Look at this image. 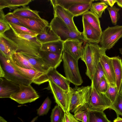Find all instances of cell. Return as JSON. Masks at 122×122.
Listing matches in <instances>:
<instances>
[{
  "mask_svg": "<svg viewBox=\"0 0 122 122\" xmlns=\"http://www.w3.org/2000/svg\"><path fill=\"white\" fill-rule=\"evenodd\" d=\"M3 35L17 47L16 52L34 57L41 58L39 52L42 45L37 40L36 36L16 33L11 28Z\"/></svg>",
  "mask_w": 122,
  "mask_h": 122,
  "instance_id": "cell-1",
  "label": "cell"
},
{
  "mask_svg": "<svg viewBox=\"0 0 122 122\" xmlns=\"http://www.w3.org/2000/svg\"><path fill=\"white\" fill-rule=\"evenodd\" d=\"M0 122H8L3 117L0 116Z\"/></svg>",
  "mask_w": 122,
  "mask_h": 122,
  "instance_id": "cell-50",
  "label": "cell"
},
{
  "mask_svg": "<svg viewBox=\"0 0 122 122\" xmlns=\"http://www.w3.org/2000/svg\"><path fill=\"white\" fill-rule=\"evenodd\" d=\"M64 112L58 105L52 109L50 117L51 122H61Z\"/></svg>",
  "mask_w": 122,
  "mask_h": 122,
  "instance_id": "cell-34",
  "label": "cell"
},
{
  "mask_svg": "<svg viewBox=\"0 0 122 122\" xmlns=\"http://www.w3.org/2000/svg\"><path fill=\"white\" fill-rule=\"evenodd\" d=\"M17 47L8 40L3 34L0 35V53L5 57L12 58L16 52Z\"/></svg>",
  "mask_w": 122,
  "mask_h": 122,
  "instance_id": "cell-20",
  "label": "cell"
},
{
  "mask_svg": "<svg viewBox=\"0 0 122 122\" xmlns=\"http://www.w3.org/2000/svg\"><path fill=\"white\" fill-rule=\"evenodd\" d=\"M119 93L122 94V83Z\"/></svg>",
  "mask_w": 122,
  "mask_h": 122,
  "instance_id": "cell-52",
  "label": "cell"
},
{
  "mask_svg": "<svg viewBox=\"0 0 122 122\" xmlns=\"http://www.w3.org/2000/svg\"><path fill=\"white\" fill-rule=\"evenodd\" d=\"M113 122H122V118L119 117H117L113 121Z\"/></svg>",
  "mask_w": 122,
  "mask_h": 122,
  "instance_id": "cell-48",
  "label": "cell"
},
{
  "mask_svg": "<svg viewBox=\"0 0 122 122\" xmlns=\"http://www.w3.org/2000/svg\"><path fill=\"white\" fill-rule=\"evenodd\" d=\"M8 23L10 28L15 33L33 36H37L38 34L24 26L14 24Z\"/></svg>",
  "mask_w": 122,
  "mask_h": 122,
  "instance_id": "cell-32",
  "label": "cell"
},
{
  "mask_svg": "<svg viewBox=\"0 0 122 122\" xmlns=\"http://www.w3.org/2000/svg\"><path fill=\"white\" fill-rule=\"evenodd\" d=\"M4 18L8 23L14 24L24 26L18 19L16 17L13 12H10L5 15Z\"/></svg>",
  "mask_w": 122,
  "mask_h": 122,
  "instance_id": "cell-39",
  "label": "cell"
},
{
  "mask_svg": "<svg viewBox=\"0 0 122 122\" xmlns=\"http://www.w3.org/2000/svg\"><path fill=\"white\" fill-rule=\"evenodd\" d=\"M38 116H37L34 117L30 122H35L36 120H37Z\"/></svg>",
  "mask_w": 122,
  "mask_h": 122,
  "instance_id": "cell-51",
  "label": "cell"
},
{
  "mask_svg": "<svg viewBox=\"0 0 122 122\" xmlns=\"http://www.w3.org/2000/svg\"><path fill=\"white\" fill-rule=\"evenodd\" d=\"M108 5L104 2H100L92 3L90 9L91 11L99 18L102 17V14Z\"/></svg>",
  "mask_w": 122,
  "mask_h": 122,
  "instance_id": "cell-33",
  "label": "cell"
},
{
  "mask_svg": "<svg viewBox=\"0 0 122 122\" xmlns=\"http://www.w3.org/2000/svg\"><path fill=\"white\" fill-rule=\"evenodd\" d=\"M90 100L88 110L104 111L110 109L112 103L105 93L98 92L95 88L92 82Z\"/></svg>",
  "mask_w": 122,
  "mask_h": 122,
  "instance_id": "cell-9",
  "label": "cell"
},
{
  "mask_svg": "<svg viewBox=\"0 0 122 122\" xmlns=\"http://www.w3.org/2000/svg\"><path fill=\"white\" fill-rule=\"evenodd\" d=\"M48 82V86L47 88L51 90L55 102L64 112L70 111L73 88L70 87L69 90L65 91L57 86L51 80H49Z\"/></svg>",
  "mask_w": 122,
  "mask_h": 122,
  "instance_id": "cell-7",
  "label": "cell"
},
{
  "mask_svg": "<svg viewBox=\"0 0 122 122\" xmlns=\"http://www.w3.org/2000/svg\"><path fill=\"white\" fill-rule=\"evenodd\" d=\"M119 51L120 53L122 55V48H119Z\"/></svg>",
  "mask_w": 122,
  "mask_h": 122,
  "instance_id": "cell-53",
  "label": "cell"
},
{
  "mask_svg": "<svg viewBox=\"0 0 122 122\" xmlns=\"http://www.w3.org/2000/svg\"><path fill=\"white\" fill-rule=\"evenodd\" d=\"M40 55L50 68L56 69L62 61V54L40 50Z\"/></svg>",
  "mask_w": 122,
  "mask_h": 122,
  "instance_id": "cell-18",
  "label": "cell"
},
{
  "mask_svg": "<svg viewBox=\"0 0 122 122\" xmlns=\"http://www.w3.org/2000/svg\"><path fill=\"white\" fill-rule=\"evenodd\" d=\"M101 64L103 70L105 77L108 84L116 86L115 73L112 60L105 54L102 55L100 59Z\"/></svg>",
  "mask_w": 122,
  "mask_h": 122,
  "instance_id": "cell-12",
  "label": "cell"
},
{
  "mask_svg": "<svg viewBox=\"0 0 122 122\" xmlns=\"http://www.w3.org/2000/svg\"><path fill=\"white\" fill-rule=\"evenodd\" d=\"M107 9L109 13L112 23L115 25H116L119 17L118 12L120 9L113 6L108 7Z\"/></svg>",
  "mask_w": 122,
  "mask_h": 122,
  "instance_id": "cell-37",
  "label": "cell"
},
{
  "mask_svg": "<svg viewBox=\"0 0 122 122\" xmlns=\"http://www.w3.org/2000/svg\"><path fill=\"white\" fill-rule=\"evenodd\" d=\"M62 60L65 77L76 86L81 85L83 80L80 73L78 61L64 50L62 53Z\"/></svg>",
  "mask_w": 122,
  "mask_h": 122,
  "instance_id": "cell-6",
  "label": "cell"
},
{
  "mask_svg": "<svg viewBox=\"0 0 122 122\" xmlns=\"http://www.w3.org/2000/svg\"><path fill=\"white\" fill-rule=\"evenodd\" d=\"M122 38V25L108 26L102 32L100 46L106 51L112 48Z\"/></svg>",
  "mask_w": 122,
  "mask_h": 122,
  "instance_id": "cell-8",
  "label": "cell"
},
{
  "mask_svg": "<svg viewBox=\"0 0 122 122\" xmlns=\"http://www.w3.org/2000/svg\"><path fill=\"white\" fill-rule=\"evenodd\" d=\"M100 1L104 2L107 5L110 6V7L113 6L114 4L116 2V0H101Z\"/></svg>",
  "mask_w": 122,
  "mask_h": 122,
  "instance_id": "cell-44",
  "label": "cell"
},
{
  "mask_svg": "<svg viewBox=\"0 0 122 122\" xmlns=\"http://www.w3.org/2000/svg\"><path fill=\"white\" fill-rule=\"evenodd\" d=\"M38 41L42 44L60 40L51 29L49 25L46 26L36 36Z\"/></svg>",
  "mask_w": 122,
  "mask_h": 122,
  "instance_id": "cell-22",
  "label": "cell"
},
{
  "mask_svg": "<svg viewBox=\"0 0 122 122\" xmlns=\"http://www.w3.org/2000/svg\"><path fill=\"white\" fill-rule=\"evenodd\" d=\"M119 93L116 86H112L108 84L107 90L105 93L112 104Z\"/></svg>",
  "mask_w": 122,
  "mask_h": 122,
  "instance_id": "cell-38",
  "label": "cell"
},
{
  "mask_svg": "<svg viewBox=\"0 0 122 122\" xmlns=\"http://www.w3.org/2000/svg\"><path fill=\"white\" fill-rule=\"evenodd\" d=\"M105 76L103 68L99 62L96 67L91 80L95 88L97 90L102 78Z\"/></svg>",
  "mask_w": 122,
  "mask_h": 122,
  "instance_id": "cell-31",
  "label": "cell"
},
{
  "mask_svg": "<svg viewBox=\"0 0 122 122\" xmlns=\"http://www.w3.org/2000/svg\"><path fill=\"white\" fill-rule=\"evenodd\" d=\"M39 11L31 9L29 6H24L15 10L13 13L15 15L25 18H41Z\"/></svg>",
  "mask_w": 122,
  "mask_h": 122,
  "instance_id": "cell-27",
  "label": "cell"
},
{
  "mask_svg": "<svg viewBox=\"0 0 122 122\" xmlns=\"http://www.w3.org/2000/svg\"><path fill=\"white\" fill-rule=\"evenodd\" d=\"M46 75L48 81L51 80L57 86L65 91H67L70 89L71 82L56 69L50 68L46 73Z\"/></svg>",
  "mask_w": 122,
  "mask_h": 122,
  "instance_id": "cell-16",
  "label": "cell"
},
{
  "mask_svg": "<svg viewBox=\"0 0 122 122\" xmlns=\"http://www.w3.org/2000/svg\"><path fill=\"white\" fill-rule=\"evenodd\" d=\"M19 85L6 79L0 77V98H10L18 91Z\"/></svg>",
  "mask_w": 122,
  "mask_h": 122,
  "instance_id": "cell-17",
  "label": "cell"
},
{
  "mask_svg": "<svg viewBox=\"0 0 122 122\" xmlns=\"http://www.w3.org/2000/svg\"><path fill=\"white\" fill-rule=\"evenodd\" d=\"M5 15L2 10H0V19H4Z\"/></svg>",
  "mask_w": 122,
  "mask_h": 122,
  "instance_id": "cell-47",
  "label": "cell"
},
{
  "mask_svg": "<svg viewBox=\"0 0 122 122\" xmlns=\"http://www.w3.org/2000/svg\"><path fill=\"white\" fill-rule=\"evenodd\" d=\"M88 122H112L109 120L103 111L87 110Z\"/></svg>",
  "mask_w": 122,
  "mask_h": 122,
  "instance_id": "cell-28",
  "label": "cell"
},
{
  "mask_svg": "<svg viewBox=\"0 0 122 122\" xmlns=\"http://www.w3.org/2000/svg\"><path fill=\"white\" fill-rule=\"evenodd\" d=\"M31 0H0V10L8 8L11 10L16 9L18 7H23L28 4Z\"/></svg>",
  "mask_w": 122,
  "mask_h": 122,
  "instance_id": "cell-26",
  "label": "cell"
},
{
  "mask_svg": "<svg viewBox=\"0 0 122 122\" xmlns=\"http://www.w3.org/2000/svg\"><path fill=\"white\" fill-rule=\"evenodd\" d=\"M61 122H79L74 117L70 111H66L64 112Z\"/></svg>",
  "mask_w": 122,
  "mask_h": 122,
  "instance_id": "cell-41",
  "label": "cell"
},
{
  "mask_svg": "<svg viewBox=\"0 0 122 122\" xmlns=\"http://www.w3.org/2000/svg\"><path fill=\"white\" fill-rule=\"evenodd\" d=\"M91 86H77L73 88L70 107V112L75 114L88 110L91 93Z\"/></svg>",
  "mask_w": 122,
  "mask_h": 122,
  "instance_id": "cell-3",
  "label": "cell"
},
{
  "mask_svg": "<svg viewBox=\"0 0 122 122\" xmlns=\"http://www.w3.org/2000/svg\"><path fill=\"white\" fill-rule=\"evenodd\" d=\"M87 22L91 26L99 32H102L99 18L94 13L88 11L82 15Z\"/></svg>",
  "mask_w": 122,
  "mask_h": 122,
  "instance_id": "cell-30",
  "label": "cell"
},
{
  "mask_svg": "<svg viewBox=\"0 0 122 122\" xmlns=\"http://www.w3.org/2000/svg\"><path fill=\"white\" fill-rule=\"evenodd\" d=\"M83 41L77 39L68 40L64 42L63 50L77 61L82 55Z\"/></svg>",
  "mask_w": 122,
  "mask_h": 122,
  "instance_id": "cell-15",
  "label": "cell"
},
{
  "mask_svg": "<svg viewBox=\"0 0 122 122\" xmlns=\"http://www.w3.org/2000/svg\"><path fill=\"white\" fill-rule=\"evenodd\" d=\"M22 54L27 59L36 71L40 72L46 73L50 68L41 58L34 57L26 54Z\"/></svg>",
  "mask_w": 122,
  "mask_h": 122,
  "instance_id": "cell-24",
  "label": "cell"
},
{
  "mask_svg": "<svg viewBox=\"0 0 122 122\" xmlns=\"http://www.w3.org/2000/svg\"><path fill=\"white\" fill-rule=\"evenodd\" d=\"M115 73L116 85L119 92L122 83V61L119 56L111 57Z\"/></svg>",
  "mask_w": 122,
  "mask_h": 122,
  "instance_id": "cell-23",
  "label": "cell"
},
{
  "mask_svg": "<svg viewBox=\"0 0 122 122\" xmlns=\"http://www.w3.org/2000/svg\"><path fill=\"white\" fill-rule=\"evenodd\" d=\"M64 42L59 40L42 44L40 50L62 54Z\"/></svg>",
  "mask_w": 122,
  "mask_h": 122,
  "instance_id": "cell-25",
  "label": "cell"
},
{
  "mask_svg": "<svg viewBox=\"0 0 122 122\" xmlns=\"http://www.w3.org/2000/svg\"><path fill=\"white\" fill-rule=\"evenodd\" d=\"M86 43L83 47L81 59L86 66V74L91 80L100 58L106 54V51L98 44Z\"/></svg>",
  "mask_w": 122,
  "mask_h": 122,
  "instance_id": "cell-2",
  "label": "cell"
},
{
  "mask_svg": "<svg viewBox=\"0 0 122 122\" xmlns=\"http://www.w3.org/2000/svg\"><path fill=\"white\" fill-rule=\"evenodd\" d=\"M84 112V111H80L74 114V117L77 120L82 122Z\"/></svg>",
  "mask_w": 122,
  "mask_h": 122,
  "instance_id": "cell-43",
  "label": "cell"
},
{
  "mask_svg": "<svg viewBox=\"0 0 122 122\" xmlns=\"http://www.w3.org/2000/svg\"><path fill=\"white\" fill-rule=\"evenodd\" d=\"M51 101L47 97L41 106L37 110V114L39 116L46 115L51 108Z\"/></svg>",
  "mask_w": 122,
  "mask_h": 122,
  "instance_id": "cell-36",
  "label": "cell"
},
{
  "mask_svg": "<svg viewBox=\"0 0 122 122\" xmlns=\"http://www.w3.org/2000/svg\"><path fill=\"white\" fill-rule=\"evenodd\" d=\"M0 66L5 73L4 78L17 85H28L33 80L20 73L11 63L9 58L5 57L0 53Z\"/></svg>",
  "mask_w": 122,
  "mask_h": 122,
  "instance_id": "cell-4",
  "label": "cell"
},
{
  "mask_svg": "<svg viewBox=\"0 0 122 122\" xmlns=\"http://www.w3.org/2000/svg\"><path fill=\"white\" fill-rule=\"evenodd\" d=\"M18 91L11 95L10 98L19 104H23L34 102L40 97L30 85H19Z\"/></svg>",
  "mask_w": 122,
  "mask_h": 122,
  "instance_id": "cell-10",
  "label": "cell"
},
{
  "mask_svg": "<svg viewBox=\"0 0 122 122\" xmlns=\"http://www.w3.org/2000/svg\"><path fill=\"white\" fill-rule=\"evenodd\" d=\"M14 14L24 26L38 34L40 33L46 26L49 25L48 22L41 18H25Z\"/></svg>",
  "mask_w": 122,
  "mask_h": 122,
  "instance_id": "cell-11",
  "label": "cell"
},
{
  "mask_svg": "<svg viewBox=\"0 0 122 122\" xmlns=\"http://www.w3.org/2000/svg\"><path fill=\"white\" fill-rule=\"evenodd\" d=\"M116 2L119 6L122 8V0H116Z\"/></svg>",
  "mask_w": 122,
  "mask_h": 122,
  "instance_id": "cell-49",
  "label": "cell"
},
{
  "mask_svg": "<svg viewBox=\"0 0 122 122\" xmlns=\"http://www.w3.org/2000/svg\"><path fill=\"white\" fill-rule=\"evenodd\" d=\"M11 59L17 66L21 67L36 70L27 59L21 53H15Z\"/></svg>",
  "mask_w": 122,
  "mask_h": 122,
  "instance_id": "cell-29",
  "label": "cell"
},
{
  "mask_svg": "<svg viewBox=\"0 0 122 122\" xmlns=\"http://www.w3.org/2000/svg\"><path fill=\"white\" fill-rule=\"evenodd\" d=\"M108 84L105 76L103 77L99 85L97 90L99 92L105 93L108 88Z\"/></svg>",
  "mask_w": 122,
  "mask_h": 122,
  "instance_id": "cell-40",
  "label": "cell"
},
{
  "mask_svg": "<svg viewBox=\"0 0 122 122\" xmlns=\"http://www.w3.org/2000/svg\"><path fill=\"white\" fill-rule=\"evenodd\" d=\"M82 122H88L87 110L84 111Z\"/></svg>",
  "mask_w": 122,
  "mask_h": 122,
  "instance_id": "cell-45",
  "label": "cell"
},
{
  "mask_svg": "<svg viewBox=\"0 0 122 122\" xmlns=\"http://www.w3.org/2000/svg\"><path fill=\"white\" fill-rule=\"evenodd\" d=\"M111 109L116 112L117 117L122 116V94L119 93L115 101L112 103Z\"/></svg>",
  "mask_w": 122,
  "mask_h": 122,
  "instance_id": "cell-35",
  "label": "cell"
},
{
  "mask_svg": "<svg viewBox=\"0 0 122 122\" xmlns=\"http://www.w3.org/2000/svg\"><path fill=\"white\" fill-rule=\"evenodd\" d=\"M11 28L4 18L0 19V35L3 34Z\"/></svg>",
  "mask_w": 122,
  "mask_h": 122,
  "instance_id": "cell-42",
  "label": "cell"
},
{
  "mask_svg": "<svg viewBox=\"0 0 122 122\" xmlns=\"http://www.w3.org/2000/svg\"><path fill=\"white\" fill-rule=\"evenodd\" d=\"M49 26L60 40L63 42L70 40L77 39L85 42L82 32L72 29L57 17H54Z\"/></svg>",
  "mask_w": 122,
  "mask_h": 122,
  "instance_id": "cell-5",
  "label": "cell"
},
{
  "mask_svg": "<svg viewBox=\"0 0 122 122\" xmlns=\"http://www.w3.org/2000/svg\"><path fill=\"white\" fill-rule=\"evenodd\" d=\"M12 64L20 73L25 76L30 78L34 80L33 83L39 85L41 84L42 76L46 73L40 72L36 70L21 67L17 66L9 58Z\"/></svg>",
  "mask_w": 122,
  "mask_h": 122,
  "instance_id": "cell-19",
  "label": "cell"
},
{
  "mask_svg": "<svg viewBox=\"0 0 122 122\" xmlns=\"http://www.w3.org/2000/svg\"><path fill=\"white\" fill-rule=\"evenodd\" d=\"M94 1L82 0L73 5L68 10L74 17L83 15L90 9L92 4Z\"/></svg>",
  "mask_w": 122,
  "mask_h": 122,
  "instance_id": "cell-21",
  "label": "cell"
},
{
  "mask_svg": "<svg viewBox=\"0 0 122 122\" xmlns=\"http://www.w3.org/2000/svg\"><path fill=\"white\" fill-rule=\"evenodd\" d=\"M5 75V73L1 67L0 66V77L4 78Z\"/></svg>",
  "mask_w": 122,
  "mask_h": 122,
  "instance_id": "cell-46",
  "label": "cell"
},
{
  "mask_svg": "<svg viewBox=\"0 0 122 122\" xmlns=\"http://www.w3.org/2000/svg\"><path fill=\"white\" fill-rule=\"evenodd\" d=\"M52 5L54 17L58 18L72 29L76 31H79L74 22V17L68 10L58 5Z\"/></svg>",
  "mask_w": 122,
  "mask_h": 122,
  "instance_id": "cell-14",
  "label": "cell"
},
{
  "mask_svg": "<svg viewBox=\"0 0 122 122\" xmlns=\"http://www.w3.org/2000/svg\"><path fill=\"white\" fill-rule=\"evenodd\" d=\"M83 28L82 32L85 42L98 44L99 43L102 32L90 25L82 17Z\"/></svg>",
  "mask_w": 122,
  "mask_h": 122,
  "instance_id": "cell-13",
  "label": "cell"
}]
</instances>
